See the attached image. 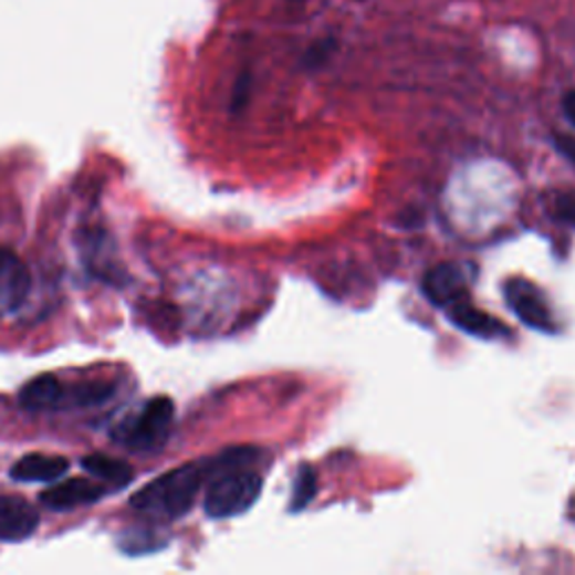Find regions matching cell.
I'll return each mask as SVG.
<instances>
[{"instance_id": "obj_1", "label": "cell", "mask_w": 575, "mask_h": 575, "mask_svg": "<svg viewBox=\"0 0 575 575\" xmlns=\"http://www.w3.org/2000/svg\"><path fill=\"white\" fill-rule=\"evenodd\" d=\"M223 466L226 454L211 461H196L174 468L163 477L154 479L149 485L137 490L130 496V506L151 518L178 520L194 509L196 496L205 481H209Z\"/></svg>"}, {"instance_id": "obj_2", "label": "cell", "mask_w": 575, "mask_h": 575, "mask_svg": "<svg viewBox=\"0 0 575 575\" xmlns=\"http://www.w3.org/2000/svg\"><path fill=\"white\" fill-rule=\"evenodd\" d=\"M248 450H232L226 454V466L209 479V488L205 492V513L211 520H230L248 513L261 490L263 479L245 470L250 461Z\"/></svg>"}, {"instance_id": "obj_3", "label": "cell", "mask_w": 575, "mask_h": 575, "mask_svg": "<svg viewBox=\"0 0 575 575\" xmlns=\"http://www.w3.org/2000/svg\"><path fill=\"white\" fill-rule=\"evenodd\" d=\"M174 414H176L174 400L167 396H156L144 402L135 416L117 425L113 431V439L115 443L133 452H156L169 439Z\"/></svg>"}, {"instance_id": "obj_4", "label": "cell", "mask_w": 575, "mask_h": 575, "mask_svg": "<svg viewBox=\"0 0 575 575\" xmlns=\"http://www.w3.org/2000/svg\"><path fill=\"white\" fill-rule=\"evenodd\" d=\"M503 295H506L509 306L526 326L542 331V333L557 331V322L551 313V306H548L544 293L529 279H524V276L509 279L506 285H503Z\"/></svg>"}, {"instance_id": "obj_5", "label": "cell", "mask_w": 575, "mask_h": 575, "mask_svg": "<svg viewBox=\"0 0 575 575\" xmlns=\"http://www.w3.org/2000/svg\"><path fill=\"white\" fill-rule=\"evenodd\" d=\"M32 291V274L23 259L0 248V317L14 315Z\"/></svg>"}, {"instance_id": "obj_6", "label": "cell", "mask_w": 575, "mask_h": 575, "mask_svg": "<svg viewBox=\"0 0 575 575\" xmlns=\"http://www.w3.org/2000/svg\"><path fill=\"white\" fill-rule=\"evenodd\" d=\"M39 529V513L19 494H0V542H25Z\"/></svg>"}, {"instance_id": "obj_7", "label": "cell", "mask_w": 575, "mask_h": 575, "mask_svg": "<svg viewBox=\"0 0 575 575\" xmlns=\"http://www.w3.org/2000/svg\"><path fill=\"white\" fill-rule=\"evenodd\" d=\"M422 293L435 306L448 309L452 302L468 295L466 272L459 263L435 265L422 279Z\"/></svg>"}, {"instance_id": "obj_8", "label": "cell", "mask_w": 575, "mask_h": 575, "mask_svg": "<svg viewBox=\"0 0 575 575\" xmlns=\"http://www.w3.org/2000/svg\"><path fill=\"white\" fill-rule=\"evenodd\" d=\"M106 494V488L91 481V479H70L59 485H52L41 492V503L50 511H72L80 506H88V503L100 501Z\"/></svg>"}, {"instance_id": "obj_9", "label": "cell", "mask_w": 575, "mask_h": 575, "mask_svg": "<svg viewBox=\"0 0 575 575\" xmlns=\"http://www.w3.org/2000/svg\"><path fill=\"white\" fill-rule=\"evenodd\" d=\"M450 317V322L454 326H459L461 331L474 335V337H483V339H496V337H509L511 331L509 326H503V322L494 320L492 315L483 313L481 309H477L470 300V295L452 302L448 309H443Z\"/></svg>"}, {"instance_id": "obj_10", "label": "cell", "mask_w": 575, "mask_h": 575, "mask_svg": "<svg viewBox=\"0 0 575 575\" xmlns=\"http://www.w3.org/2000/svg\"><path fill=\"white\" fill-rule=\"evenodd\" d=\"M70 463L56 454H28L10 470L14 481L21 483H54L67 472Z\"/></svg>"}, {"instance_id": "obj_11", "label": "cell", "mask_w": 575, "mask_h": 575, "mask_svg": "<svg viewBox=\"0 0 575 575\" xmlns=\"http://www.w3.org/2000/svg\"><path fill=\"white\" fill-rule=\"evenodd\" d=\"M19 400L23 409L28 411H50V409H63L65 405V385L54 376H41L30 380L21 394Z\"/></svg>"}, {"instance_id": "obj_12", "label": "cell", "mask_w": 575, "mask_h": 575, "mask_svg": "<svg viewBox=\"0 0 575 575\" xmlns=\"http://www.w3.org/2000/svg\"><path fill=\"white\" fill-rule=\"evenodd\" d=\"M82 468L100 479L102 483L106 485H115V488H122L126 483L133 481V468L122 461V459H115V457H108V454H91V457H84L82 459Z\"/></svg>"}, {"instance_id": "obj_13", "label": "cell", "mask_w": 575, "mask_h": 575, "mask_svg": "<svg viewBox=\"0 0 575 575\" xmlns=\"http://www.w3.org/2000/svg\"><path fill=\"white\" fill-rule=\"evenodd\" d=\"M317 494V474L313 468L304 466L295 481L293 499H291V511H304L309 506V501Z\"/></svg>"}, {"instance_id": "obj_14", "label": "cell", "mask_w": 575, "mask_h": 575, "mask_svg": "<svg viewBox=\"0 0 575 575\" xmlns=\"http://www.w3.org/2000/svg\"><path fill=\"white\" fill-rule=\"evenodd\" d=\"M555 213L568 226H575V198L573 196H560L555 202Z\"/></svg>"}, {"instance_id": "obj_15", "label": "cell", "mask_w": 575, "mask_h": 575, "mask_svg": "<svg viewBox=\"0 0 575 575\" xmlns=\"http://www.w3.org/2000/svg\"><path fill=\"white\" fill-rule=\"evenodd\" d=\"M555 147L575 165V139L571 135H555Z\"/></svg>"}, {"instance_id": "obj_16", "label": "cell", "mask_w": 575, "mask_h": 575, "mask_svg": "<svg viewBox=\"0 0 575 575\" xmlns=\"http://www.w3.org/2000/svg\"><path fill=\"white\" fill-rule=\"evenodd\" d=\"M562 108H564V115L566 119L575 126V91H568L562 100Z\"/></svg>"}]
</instances>
